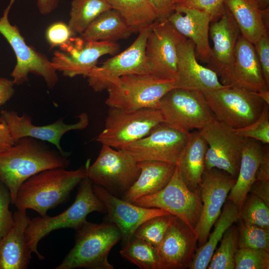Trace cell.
Returning <instances> with one entry per match:
<instances>
[{"label": "cell", "instance_id": "cell-1", "mask_svg": "<svg viewBox=\"0 0 269 269\" xmlns=\"http://www.w3.org/2000/svg\"><path fill=\"white\" fill-rule=\"evenodd\" d=\"M70 152L51 148L40 140L24 137L0 153V180L8 188L14 204L21 185L31 176L43 170L66 168L70 164Z\"/></svg>", "mask_w": 269, "mask_h": 269}, {"label": "cell", "instance_id": "cell-2", "mask_svg": "<svg viewBox=\"0 0 269 269\" xmlns=\"http://www.w3.org/2000/svg\"><path fill=\"white\" fill-rule=\"evenodd\" d=\"M90 159L78 169L68 170L54 168L31 176L20 186L14 205L18 210L32 209L40 216L47 215L49 209L64 203L71 192L87 175Z\"/></svg>", "mask_w": 269, "mask_h": 269}, {"label": "cell", "instance_id": "cell-3", "mask_svg": "<svg viewBox=\"0 0 269 269\" xmlns=\"http://www.w3.org/2000/svg\"><path fill=\"white\" fill-rule=\"evenodd\" d=\"M75 231V245L55 269H114L108 256L121 239V232L115 224L86 220Z\"/></svg>", "mask_w": 269, "mask_h": 269}, {"label": "cell", "instance_id": "cell-4", "mask_svg": "<svg viewBox=\"0 0 269 269\" xmlns=\"http://www.w3.org/2000/svg\"><path fill=\"white\" fill-rule=\"evenodd\" d=\"M106 208L96 195L93 183L87 175L79 183L78 192L73 204L60 214L36 217L30 219L25 232L26 243L32 253L40 260L44 257L38 250L39 241L51 232L63 228L76 229L93 212L104 213Z\"/></svg>", "mask_w": 269, "mask_h": 269}, {"label": "cell", "instance_id": "cell-5", "mask_svg": "<svg viewBox=\"0 0 269 269\" xmlns=\"http://www.w3.org/2000/svg\"><path fill=\"white\" fill-rule=\"evenodd\" d=\"M161 122H164L163 118L157 109L128 110L109 107L105 127L96 140L115 149H126Z\"/></svg>", "mask_w": 269, "mask_h": 269}, {"label": "cell", "instance_id": "cell-6", "mask_svg": "<svg viewBox=\"0 0 269 269\" xmlns=\"http://www.w3.org/2000/svg\"><path fill=\"white\" fill-rule=\"evenodd\" d=\"M15 0H9L0 17V33L12 48L16 59L10 74L12 81L14 85H22L28 82V75L31 73L42 77L47 87L52 89L58 83L59 78L51 60L27 44L18 28L9 21V13Z\"/></svg>", "mask_w": 269, "mask_h": 269}, {"label": "cell", "instance_id": "cell-7", "mask_svg": "<svg viewBox=\"0 0 269 269\" xmlns=\"http://www.w3.org/2000/svg\"><path fill=\"white\" fill-rule=\"evenodd\" d=\"M175 82L150 74L123 76L107 90L108 96L105 103L109 108L128 110L158 109L160 100L175 88Z\"/></svg>", "mask_w": 269, "mask_h": 269}, {"label": "cell", "instance_id": "cell-8", "mask_svg": "<svg viewBox=\"0 0 269 269\" xmlns=\"http://www.w3.org/2000/svg\"><path fill=\"white\" fill-rule=\"evenodd\" d=\"M202 92L216 120L233 129L253 123L265 103L256 93L233 86Z\"/></svg>", "mask_w": 269, "mask_h": 269}, {"label": "cell", "instance_id": "cell-9", "mask_svg": "<svg viewBox=\"0 0 269 269\" xmlns=\"http://www.w3.org/2000/svg\"><path fill=\"white\" fill-rule=\"evenodd\" d=\"M139 173L138 162L127 150L106 145H102L96 160L87 169V176L93 184L117 197L125 194Z\"/></svg>", "mask_w": 269, "mask_h": 269}, {"label": "cell", "instance_id": "cell-10", "mask_svg": "<svg viewBox=\"0 0 269 269\" xmlns=\"http://www.w3.org/2000/svg\"><path fill=\"white\" fill-rule=\"evenodd\" d=\"M132 203L141 207L163 210L182 220L193 230L202 209L200 187L194 191L190 189L184 182L177 164L172 177L163 189Z\"/></svg>", "mask_w": 269, "mask_h": 269}, {"label": "cell", "instance_id": "cell-11", "mask_svg": "<svg viewBox=\"0 0 269 269\" xmlns=\"http://www.w3.org/2000/svg\"><path fill=\"white\" fill-rule=\"evenodd\" d=\"M164 122L179 130H199L216 119L201 91L174 88L159 102Z\"/></svg>", "mask_w": 269, "mask_h": 269}, {"label": "cell", "instance_id": "cell-12", "mask_svg": "<svg viewBox=\"0 0 269 269\" xmlns=\"http://www.w3.org/2000/svg\"><path fill=\"white\" fill-rule=\"evenodd\" d=\"M155 22L139 32L134 42L125 50L96 66L87 75L89 86L95 92L107 90L120 77L131 74H148L145 48L148 34Z\"/></svg>", "mask_w": 269, "mask_h": 269}, {"label": "cell", "instance_id": "cell-13", "mask_svg": "<svg viewBox=\"0 0 269 269\" xmlns=\"http://www.w3.org/2000/svg\"><path fill=\"white\" fill-rule=\"evenodd\" d=\"M185 38L167 20L156 21L147 37L145 60L147 73L161 79H177L178 45Z\"/></svg>", "mask_w": 269, "mask_h": 269}, {"label": "cell", "instance_id": "cell-14", "mask_svg": "<svg viewBox=\"0 0 269 269\" xmlns=\"http://www.w3.org/2000/svg\"><path fill=\"white\" fill-rule=\"evenodd\" d=\"M59 48L51 61L57 71L70 78L79 75L86 77L101 56L116 54L120 49L116 42L87 41L81 37H72Z\"/></svg>", "mask_w": 269, "mask_h": 269}, {"label": "cell", "instance_id": "cell-15", "mask_svg": "<svg viewBox=\"0 0 269 269\" xmlns=\"http://www.w3.org/2000/svg\"><path fill=\"white\" fill-rule=\"evenodd\" d=\"M199 131L208 145L205 169L216 168L236 178L246 138L216 119Z\"/></svg>", "mask_w": 269, "mask_h": 269}, {"label": "cell", "instance_id": "cell-16", "mask_svg": "<svg viewBox=\"0 0 269 269\" xmlns=\"http://www.w3.org/2000/svg\"><path fill=\"white\" fill-rule=\"evenodd\" d=\"M190 132L161 122L144 137L128 146L127 150L137 161L153 160L176 165Z\"/></svg>", "mask_w": 269, "mask_h": 269}, {"label": "cell", "instance_id": "cell-17", "mask_svg": "<svg viewBox=\"0 0 269 269\" xmlns=\"http://www.w3.org/2000/svg\"><path fill=\"white\" fill-rule=\"evenodd\" d=\"M236 180V178L223 170L216 168L205 169L200 184L202 209L194 230L198 248L206 242Z\"/></svg>", "mask_w": 269, "mask_h": 269}, {"label": "cell", "instance_id": "cell-18", "mask_svg": "<svg viewBox=\"0 0 269 269\" xmlns=\"http://www.w3.org/2000/svg\"><path fill=\"white\" fill-rule=\"evenodd\" d=\"M198 245L194 230L173 216L166 234L156 249L157 269L189 268Z\"/></svg>", "mask_w": 269, "mask_h": 269}, {"label": "cell", "instance_id": "cell-19", "mask_svg": "<svg viewBox=\"0 0 269 269\" xmlns=\"http://www.w3.org/2000/svg\"><path fill=\"white\" fill-rule=\"evenodd\" d=\"M93 188L105 207L107 214L104 221L115 224L121 232L122 247L131 241L135 230L144 221L153 217L170 214L161 209L136 205L100 186L93 184Z\"/></svg>", "mask_w": 269, "mask_h": 269}, {"label": "cell", "instance_id": "cell-20", "mask_svg": "<svg viewBox=\"0 0 269 269\" xmlns=\"http://www.w3.org/2000/svg\"><path fill=\"white\" fill-rule=\"evenodd\" d=\"M78 118V121L72 124H66L61 118L51 124L36 126L27 114L19 116L14 111L3 110L0 112V122L6 124L15 141L22 137H30L51 143L59 151H64L60 145L63 135L72 130H83L89 125L86 113H82Z\"/></svg>", "mask_w": 269, "mask_h": 269}, {"label": "cell", "instance_id": "cell-21", "mask_svg": "<svg viewBox=\"0 0 269 269\" xmlns=\"http://www.w3.org/2000/svg\"><path fill=\"white\" fill-rule=\"evenodd\" d=\"M220 82L224 86L255 93L269 90L254 45L241 34L236 44L233 64L229 71L221 77Z\"/></svg>", "mask_w": 269, "mask_h": 269}, {"label": "cell", "instance_id": "cell-22", "mask_svg": "<svg viewBox=\"0 0 269 269\" xmlns=\"http://www.w3.org/2000/svg\"><path fill=\"white\" fill-rule=\"evenodd\" d=\"M209 35L213 47L206 67L221 77L229 71L233 64L236 44L241 35L234 19L225 4L221 16L210 23Z\"/></svg>", "mask_w": 269, "mask_h": 269}, {"label": "cell", "instance_id": "cell-23", "mask_svg": "<svg viewBox=\"0 0 269 269\" xmlns=\"http://www.w3.org/2000/svg\"><path fill=\"white\" fill-rule=\"evenodd\" d=\"M177 79L175 88L204 91L223 88L212 70L200 65L196 57L195 45L185 38L177 46Z\"/></svg>", "mask_w": 269, "mask_h": 269}, {"label": "cell", "instance_id": "cell-24", "mask_svg": "<svg viewBox=\"0 0 269 269\" xmlns=\"http://www.w3.org/2000/svg\"><path fill=\"white\" fill-rule=\"evenodd\" d=\"M167 20L179 33L193 42L197 60L207 63L212 51L209 31L212 19L209 14L196 9L177 6Z\"/></svg>", "mask_w": 269, "mask_h": 269}, {"label": "cell", "instance_id": "cell-25", "mask_svg": "<svg viewBox=\"0 0 269 269\" xmlns=\"http://www.w3.org/2000/svg\"><path fill=\"white\" fill-rule=\"evenodd\" d=\"M26 210L13 214L14 224L10 230L0 240V269H26L32 259L25 232L30 219Z\"/></svg>", "mask_w": 269, "mask_h": 269}, {"label": "cell", "instance_id": "cell-26", "mask_svg": "<svg viewBox=\"0 0 269 269\" xmlns=\"http://www.w3.org/2000/svg\"><path fill=\"white\" fill-rule=\"evenodd\" d=\"M264 146L260 141L246 138L242 149L239 173L227 199L241 209L250 189L256 180L262 161Z\"/></svg>", "mask_w": 269, "mask_h": 269}, {"label": "cell", "instance_id": "cell-27", "mask_svg": "<svg viewBox=\"0 0 269 269\" xmlns=\"http://www.w3.org/2000/svg\"><path fill=\"white\" fill-rule=\"evenodd\" d=\"M241 34L254 44L269 34V8L262 10L250 0H225Z\"/></svg>", "mask_w": 269, "mask_h": 269}, {"label": "cell", "instance_id": "cell-28", "mask_svg": "<svg viewBox=\"0 0 269 269\" xmlns=\"http://www.w3.org/2000/svg\"><path fill=\"white\" fill-rule=\"evenodd\" d=\"M139 175L122 199L133 202L136 199L158 192L168 183L176 165L153 160L138 162Z\"/></svg>", "mask_w": 269, "mask_h": 269}, {"label": "cell", "instance_id": "cell-29", "mask_svg": "<svg viewBox=\"0 0 269 269\" xmlns=\"http://www.w3.org/2000/svg\"><path fill=\"white\" fill-rule=\"evenodd\" d=\"M207 148V143L199 130L190 133L177 165L184 182L191 190H195L200 187L205 170V158Z\"/></svg>", "mask_w": 269, "mask_h": 269}, {"label": "cell", "instance_id": "cell-30", "mask_svg": "<svg viewBox=\"0 0 269 269\" xmlns=\"http://www.w3.org/2000/svg\"><path fill=\"white\" fill-rule=\"evenodd\" d=\"M222 211L214 223L213 232L206 242L198 248L190 269H207L211 257L226 231L240 219L239 210L230 200L225 201Z\"/></svg>", "mask_w": 269, "mask_h": 269}, {"label": "cell", "instance_id": "cell-31", "mask_svg": "<svg viewBox=\"0 0 269 269\" xmlns=\"http://www.w3.org/2000/svg\"><path fill=\"white\" fill-rule=\"evenodd\" d=\"M133 33L120 13L111 8L100 14L81 37L87 41L116 42L128 38Z\"/></svg>", "mask_w": 269, "mask_h": 269}, {"label": "cell", "instance_id": "cell-32", "mask_svg": "<svg viewBox=\"0 0 269 269\" xmlns=\"http://www.w3.org/2000/svg\"><path fill=\"white\" fill-rule=\"evenodd\" d=\"M106 0L120 13L133 32L139 33L157 21L148 0Z\"/></svg>", "mask_w": 269, "mask_h": 269}, {"label": "cell", "instance_id": "cell-33", "mask_svg": "<svg viewBox=\"0 0 269 269\" xmlns=\"http://www.w3.org/2000/svg\"><path fill=\"white\" fill-rule=\"evenodd\" d=\"M111 8L106 0H72L68 24L74 34H81L100 14Z\"/></svg>", "mask_w": 269, "mask_h": 269}, {"label": "cell", "instance_id": "cell-34", "mask_svg": "<svg viewBox=\"0 0 269 269\" xmlns=\"http://www.w3.org/2000/svg\"><path fill=\"white\" fill-rule=\"evenodd\" d=\"M120 255L141 269H157L156 249L145 241L134 236L122 247Z\"/></svg>", "mask_w": 269, "mask_h": 269}, {"label": "cell", "instance_id": "cell-35", "mask_svg": "<svg viewBox=\"0 0 269 269\" xmlns=\"http://www.w3.org/2000/svg\"><path fill=\"white\" fill-rule=\"evenodd\" d=\"M220 241L207 269H234L235 255L239 248L238 227L233 224L226 231Z\"/></svg>", "mask_w": 269, "mask_h": 269}, {"label": "cell", "instance_id": "cell-36", "mask_svg": "<svg viewBox=\"0 0 269 269\" xmlns=\"http://www.w3.org/2000/svg\"><path fill=\"white\" fill-rule=\"evenodd\" d=\"M239 213L244 223L269 230V206L258 197L249 193Z\"/></svg>", "mask_w": 269, "mask_h": 269}, {"label": "cell", "instance_id": "cell-37", "mask_svg": "<svg viewBox=\"0 0 269 269\" xmlns=\"http://www.w3.org/2000/svg\"><path fill=\"white\" fill-rule=\"evenodd\" d=\"M172 217L171 214L158 216L146 220L137 228L134 236L145 241L156 249L166 234Z\"/></svg>", "mask_w": 269, "mask_h": 269}, {"label": "cell", "instance_id": "cell-38", "mask_svg": "<svg viewBox=\"0 0 269 269\" xmlns=\"http://www.w3.org/2000/svg\"><path fill=\"white\" fill-rule=\"evenodd\" d=\"M238 229L239 248L262 249L269 252V230L246 224L242 221Z\"/></svg>", "mask_w": 269, "mask_h": 269}, {"label": "cell", "instance_id": "cell-39", "mask_svg": "<svg viewBox=\"0 0 269 269\" xmlns=\"http://www.w3.org/2000/svg\"><path fill=\"white\" fill-rule=\"evenodd\" d=\"M234 260L235 269H269V252L264 250L238 248Z\"/></svg>", "mask_w": 269, "mask_h": 269}, {"label": "cell", "instance_id": "cell-40", "mask_svg": "<svg viewBox=\"0 0 269 269\" xmlns=\"http://www.w3.org/2000/svg\"><path fill=\"white\" fill-rule=\"evenodd\" d=\"M240 136L268 144L269 143V105L264 103L259 117L249 125L234 129Z\"/></svg>", "mask_w": 269, "mask_h": 269}, {"label": "cell", "instance_id": "cell-41", "mask_svg": "<svg viewBox=\"0 0 269 269\" xmlns=\"http://www.w3.org/2000/svg\"><path fill=\"white\" fill-rule=\"evenodd\" d=\"M11 202L8 188L0 180V240L7 234L14 224L13 214L9 209Z\"/></svg>", "mask_w": 269, "mask_h": 269}, {"label": "cell", "instance_id": "cell-42", "mask_svg": "<svg viewBox=\"0 0 269 269\" xmlns=\"http://www.w3.org/2000/svg\"><path fill=\"white\" fill-rule=\"evenodd\" d=\"M74 34L68 24L59 21L52 23L46 28L45 38L50 46L53 48L65 44Z\"/></svg>", "mask_w": 269, "mask_h": 269}, {"label": "cell", "instance_id": "cell-43", "mask_svg": "<svg viewBox=\"0 0 269 269\" xmlns=\"http://www.w3.org/2000/svg\"><path fill=\"white\" fill-rule=\"evenodd\" d=\"M224 1L225 0H179L176 7H185L205 11L209 14L213 21L219 18L222 14Z\"/></svg>", "mask_w": 269, "mask_h": 269}, {"label": "cell", "instance_id": "cell-44", "mask_svg": "<svg viewBox=\"0 0 269 269\" xmlns=\"http://www.w3.org/2000/svg\"><path fill=\"white\" fill-rule=\"evenodd\" d=\"M264 79L269 86V34L263 35L254 44Z\"/></svg>", "mask_w": 269, "mask_h": 269}, {"label": "cell", "instance_id": "cell-45", "mask_svg": "<svg viewBox=\"0 0 269 269\" xmlns=\"http://www.w3.org/2000/svg\"><path fill=\"white\" fill-rule=\"evenodd\" d=\"M153 9L157 21L167 20L175 11L179 0H148Z\"/></svg>", "mask_w": 269, "mask_h": 269}, {"label": "cell", "instance_id": "cell-46", "mask_svg": "<svg viewBox=\"0 0 269 269\" xmlns=\"http://www.w3.org/2000/svg\"><path fill=\"white\" fill-rule=\"evenodd\" d=\"M12 80L0 77V107L5 104L14 93Z\"/></svg>", "mask_w": 269, "mask_h": 269}, {"label": "cell", "instance_id": "cell-47", "mask_svg": "<svg viewBox=\"0 0 269 269\" xmlns=\"http://www.w3.org/2000/svg\"><path fill=\"white\" fill-rule=\"evenodd\" d=\"M256 180L269 182V150L268 146L264 147L263 155L257 171Z\"/></svg>", "mask_w": 269, "mask_h": 269}, {"label": "cell", "instance_id": "cell-48", "mask_svg": "<svg viewBox=\"0 0 269 269\" xmlns=\"http://www.w3.org/2000/svg\"><path fill=\"white\" fill-rule=\"evenodd\" d=\"M249 193L258 197L269 206V182L255 181Z\"/></svg>", "mask_w": 269, "mask_h": 269}, {"label": "cell", "instance_id": "cell-49", "mask_svg": "<svg viewBox=\"0 0 269 269\" xmlns=\"http://www.w3.org/2000/svg\"><path fill=\"white\" fill-rule=\"evenodd\" d=\"M15 142L7 126L0 122V153L12 146Z\"/></svg>", "mask_w": 269, "mask_h": 269}, {"label": "cell", "instance_id": "cell-50", "mask_svg": "<svg viewBox=\"0 0 269 269\" xmlns=\"http://www.w3.org/2000/svg\"><path fill=\"white\" fill-rule=\"evenodd\" d=\"M59 2V0H37V6L41 14L47 15L58 7Z\"/></svg>", "mask_w": 269, "mask_h": 269}, {"label": "cell", "instance_id": "cell-51", "mask_svg": "<svg viewBox=\"0 0 269 269\" xmlns=\"http://www.w3.org/2000/svg\"><path fill=\"white\" fill-rule=\"evenodd\" d=\"M256 93L264 103L269 105V90H263Z\"/></svg>", "mask_w": 269, "mask_h": 269}, {"label": "cell", "instance_id": "cell-52", "mask_svg": "<svg viewBox=\"0 0 269 269\" xmlns=\"http://www.w3.org/2000/svg\"><path fill=\"white\" fill-rule=\"evenodd\" d=\"M255 3L260 9L264 10L269 8V0H250Z\"/></svg>", "mask_w": 269, "mask_h": 269}]
</instances>
